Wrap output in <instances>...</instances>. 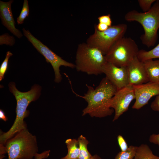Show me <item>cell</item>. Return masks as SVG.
I'll return each instance as SVG.
<instances>
[{
	"label": "cell",
	"mask_w": 159,
	"mask_h": 159,
	"mask_svg": "<svg viewBox=\"0 0 159 159\" xmlns=\"http://www.w3.org/2000/svg\"><path fill=\"white\" fill-rule=\"evenodd\" d=\"M86 85L87 91L83 96L74 92L87 103V106L82 110V115L88 114L92 117L102 118L111 115L114 110L110 107V102L117 88L106 77L95 88Z\"/></svg>",
	"instance_id": "6da1fadb"
},
{
	"label": "cell",
	"mask_w": 159,
	"mask_h": 159,
	"mask_svg": "<svg viewBox=\"0 0 159 159\" xmlns=\"http://www.w3.org/2000/svg\"><path fill=\"white\" fill-rule=\"evenodd\" d=\"M8 86L10 91L16 100V117L10 129L7 132L1 134L0 146H4L6 141L18 132L26 128L24 119L29 114V111L27 110V107L32 102L37 100L41 94V87L38 85H34L29 91L26 92L19 91L14 82H10Z\"/></svg>",
	"instance_id": "7a4b0ae2"
},
{
	"label": "cell",
	"mask_w": 159,
	"mask_h": 159,
	"mask_svg": "<svg viewBox=\"0 0 159 159\" xmlns=\"http://www.w3.org/2000/svg\"><path fill=\"white\" fill-rule=\"evenodd\" d=\"M124 18L128 21H137L142 26L144 33L140 39L143 44L148 47L155 45L159 28V0H156L148 11L141 12L132 10L125 14Z\"/></svg>",
	"instance_id": "3957f363"
},
{
	"label": "cell",
	"mask_w": 159,
	"mask_h": 159,
	"mask_svg": "<svg viewBox=\"0 0 159 159\" xmlns=\"http://www.w3.org/2000/svg\"><path fill=\"white\" fill-rule=\"evenodd\" d=\"M4 147L8 159H32L38 153L36 137L27 128L7 140Z\"/></svg>",
	"instance_id": "277c9868"
},
{
	"label": "cell",
	"mask_w": 159,
	"mask_h": 159,
	"mask_svg": "<svg viewBox=\"0 0 159 159\" xmlns=\"http://www.w3.org/2000/svg\"><path fill=\"white\" fill-rule=\"evenodd\" d=\"M75 62V68L77 71L98 75L102 73V67L107 62L100 50L83 43L78 46Z\"/></svg>",
	"instance_id": "5b68a950"
},
{
	"label": "cell",
	"mask_w": 159,
	"mask_h": 159,
	"mask_svg": "<svg viewBox=\"0 0 159 159\" xmlns=\"http://www.w3.org/2000/svg\"><path fill=\"white\" fill-rule=\"evenodd\" d=\"M139 49L135 41L123 37L117 40L105 56L108 62L118 67H126L136 57Z\"/></svg>",
	"instance_id": "8992f818"
},
{
	"label": "cell",
	"mask_w": 159,
	"mask_h": 159,
	"mask_svg": "<svg viewBox=\"0 0 159 159\" xmlns=\"http://www.w3.org/2000/svg\"><path fill=\"white\" fill-rule=\"evenodd\" d=\"M127 29L125 24L112 25L106 30L100 32L95 27V31L87 39L89 46L97 48L105 55L113 44L124 37Z\"/></svg>",
	"instance_id": "52a82bcc"
},
{
	"label": "cell",
	"mask_w": 159,
	"mask_h": 159,
	"mask_svg": "<svg viewBox=\"0 0 159 159\" xmlns=\"http://www.w3.org/2000/svg\"><path fill=\"white\" fill-rule=\"evenodd\" d=\"M24 34L34 47L45 57L47 62L49 63L52 65L55 74L54 81L57 83L61 82L62 77L60 72V66L65 67L74 68L75 64L69 62L63 59L51 50L39 40L34 37L28 30L23 28L22 29Z\"/></svg>",
	"instance_id": "ba28073f"
},
{
	"label": "cell",
	"mask_w": 159,
	"mask_h": 159,
	"mask_svg": "<svg viewBox=\"0 0 159 159\" xmlns=\"http://www.w3.org/2000/svg\"><path fill=\"white\" fill-rule=\"evenodd\" d=\"M135 95L132 85L127 86L118 89L112 98L110 107L115 111L112 121H114L128 109L129 106Z\"/></svg>",
	"instance_id": "9c48e42d"
},
{
	"label": "cell",
	"mask_w": 159,
	"mask_h": 159,
	"mask_svg": "<svg viewBox=\"0 0 159 159\" xmlns=\"http://www.w3.org/2000/svg\"><path fill=\"white\" fill-rule=\"evenodd\" d=\"M133 86L135 97L132 107L133 109H140L147 104L152 97L159 94V82H149Z\"/></svg>",
	"instance_id": "30bf717a"
},
{
	"label": "cell",
	"mask_w": 159,
	"mask_h": 159,
	"mask_svg": "<svg viewBox=\"0 0 159 159\" xmlns=\"http://www.w3.org/2000/svg\"><path fill=\"white\" fill-rule=\"evenodd\" d=\"M102 71L117 90L129 85L127 66L118 67L107 62L103 66Z\"/></svg>",
	"instance_id": "8fae6325"
},
{
	"label": "cell",
	"mask_w": 159,
	"mask_h": 159,
	"mask_svg": "<svg viewBox=\"0 0 159 159\" xmlns=\"http://www.w3.org/2000/svg\"><path fill=\"white\" fill-rule=\"evenodd\" d=\"M129 85H137L149 82L143 62L137 57H135L127 66Z\"/></svg>",
	"instance_id": "7c38bea8"
},
{
	"label": "cell",
	"mask_w": 159,
	"mask_h": 159,
	"mask_svg": "<svg viewBox=\"0 0 159 159\" xmlns=\"http://www.w3.org/2000/svg\"><path fill=\"white\" fill-rule=\"evenodd\" d=\"M13 2L12 0L7 2L0 1V17L3 25L14 35L20 38L23 34L15 26V23L12 12L11 6Z\"/></svg>",
	"instance_id": "4fadbf2b"
},
{
	"label": "cell",
	"mask_w": 159,
	"mask_h": 159,
	"mask_svg": "<svg viewBox=\"0 0 159 159\" xmlns=\"http://www.w3.org/2000/svg\"><path fill=\"white\" fill-rule=\"evenodd\" d=\"M143 62L149 82H159V59H150Z\"/></svg>",
	"instance_id": "5bb4252c"
},
{
	"label": "cell",
	"mask_w": 159,
	"mask_h": 159,
	"mask_svg": "<svg viewBox=\"0 0 159 159\" xmlns=\"http://www.w3.org/2000/svg\"><path fill=\"white\" fill-rule=\"evenodd\" d=\"M65 143L67 149V155L63 157L64 159H78L80 154V149L77 140L68 139Z\"/></svg>",
	"instance_id": "9a60e30c"
},
{
	"label": "cell",
	"mask_w": 159,
	"mask_h": 159,
	"mask_svg": "<svg viewBox=\"0 0 159 159\" xmlns=\"http://www.w3.org/2000/svg\"><path fill=\"white\" fill-rule=\"evenodd\" d=\"M134 159H159V157L153 154L147 144L137 146Z\"/></svg>",
	"instance_id": "2e32d148"
},
{
	"label": "cell",
	"mask_w": 159,
	"mask_h": 159,
	"mask_svg": "<svg viewBox=\"0 0 159 159\" xmlns=\"http://www.w3.org/2000/svg\"><path fill=\"white\" fill-rule=\"evenodd\" d=\"M77 140L80 149L78 159H91L92 156L88 151L87 145L88 141L86 138L81 135L78 137Z\"/></svg>",
	"instance_id": "e0dca14e"
},
{
	"label": "cell",
	"mask_w": 159,
	"mask_h": 159,
	"mask_svg": "<svg viewBox=\"0 0 159 159\" xmlns=\"http://www.w3.org/2000/svg\"><path fill=\"white\" fill-rule=\"evenodd\" d=\"M137 57L140 61L142 62L148 59L159 58V43L150 50H139Z\"/></svg>",
	"instance_id": "ac0fdd59"
},
{
	"label": "cell",
	"mask_w": 159,
	"mask_h": 159,
	"mask_svg": "<svg viewBox=\"0 0 159 159\" xmlns=\"http://www.w3.org/2000/svg\"><path fill=\"white\" fill-rule=\"evenodd\" d=\"M137 147L132 145L130 146L126 151L119 152L114 159H134Z\"/></svg>",
	"instance_id": "d6986e66"
},
{
	"label": "cell",
	"mask_w": 159,
	"mask_h": 159,
	"mask_svg": "<svg viewBox=\"0 0 159 159\" xmlns=\"http://www.w3.org/2000/svg\"><path fill=\"white\" fill-rule=\"evenodd\" d=\"M29 9L27 0H24L22 8L20 14L17 18V22L18 24H21L24 23V20L28 17L29 15Z\"/></svg>",
	"instance_id": "ffe728a7"
},
{
	"label": "cell",
	"mask_w": 159,
	"mask_h": 159,
	"mask_svg": "<svg viewBox=\"0 0 159 159\" xmlns=\"http://www.w3.org/2000/svg\"><path fill=\"white\" fill-rule=\"evenodd\" d=\"M12 55V54L10 51H8L6 53L5 58L1 63L0 67V81L4 78V74L8 68L9 59Z\"/></svg>",
	"instance_id": "44dd1931"
},
{
	"label": "cell",
	"mask_w": 159,
	"mask_h": 159,
	"mask_svg": "<svg viewBox=\"0 0 159 159\" xmlns=\"http://www.w3.org/2000/svg\"><path fill=\"white\" fill-rule=\"evenodd\" d=\"M156 0H138L139 5L144 12L149 11L152 7V5Z\"/></svg>",
	"instance_id": "7402d4cb"
},
{
	"label": "cell",
	"mask_w": 159,
	"mask_h": 159,
	"mask_svg": "<svg viewBox=\"0 0 159 159\" xmlns=\"http://www.w3.org/2000/svg\"><path fill=\"white\" fill-rule=\"evenodd\" d=\"M117 140L121 151L124 152L127 150L129 147L123 136L119 135L117 137Z\"/></svg>",
	"instance_id": "603a6c76"
},
{
	"label": "cell",
	"mask_w": 159,
	"mask_h": 159,
	"mask_svg": "<svg viewBox=\"0 0 159 159\" xmlns=\"http://www.w3.org/2000/svg\"><path fill=\"white\" fill-rule=\"evenodd\" d=\"M110 14L103 15L99 16L98 18L99 23L104 24L109 27L112 25V21Z\"/></svg>",
	"instance_id": "cb8c5ba5"
},
{
	"label": "cell",
	"mask_w": 159,
	"mask_h": 159,
	"mask_svg": "<svg viewBox=\"0 0 159 159\" xmlns=\"http://www.w3.org/2000/svg\"><path fill=\"white\" fill-rule=\"evenodd\" d=\"M150 107L153 110L159 113V94L156 96L155 99L152 102Z\"/></svg>",
	"instance_id": "d4e9b609"
},
{
	"label": "cell",
	"mask_w": 159,
	"mask_h": 159,
	"mask_svg": "<svg viewBox=\"0 0 159 159\" xmlns=\"http://www.w3.org/2000/svg\"><path fill=\"white\" fill-rule=\"evenodd\" d=\"M149 140L150 142L158 145L159 149V133L152 134L150 136Z\"/></svg>",
	"instance_id": "484cf974"
},
{
	"label": "cell",
	"mask_w": 159,
	"mask_h": 159,
	"mask_svg": "<svg viewBox=\"0 0 159 159\" xmlns=\"http://www.w3.org/2000/svg\"><path fill=\"white\" fill-rule=\"evenodd\" d=\"M49 150L45 151L41 153H38L34 158L35 159H43L48 157L49 155Z\"/></svg>",
	"instance_id": "4316f807"
},
{
	"label": "cell",
	"mask_w": 159,
	"mask_h": 159,
	"mask_svg": "<svg viewBox=\"0 0 159 159\" xmlns=\"http://www.w3.org/2000/svg\"><path fill=\"white\" fill-rule=\"evenodd\" d=\"M95 27L98 31L102 32L107 30L109 27L104 24L99 22L97 24L95 25Z\"/></svg>",
	"instance_id": "83f0119b"
},
{
	"label": "cell",
	"mask_w": 159,
	"mask_h": 159,
	"mask_svg": "<svg viewBox=\"0 0 159 159\" xmlns=\"http://www.w3.org/2000/svg\"><path fill=\"white\" fill-rule=\"evenodd\" d=\"M0 118L4 121L7 120V118L5 115L4 112L2 110H0Z\"/></svg>",
	"instance_id": "f1b7e54d"
},
{
	"label": "cell",
	"mask_w": 159,
	"mask_h": 159,
	"mask_svg": "<svg viewBox=\"0 0 159 159\" xmlns=\"http://www.w3.org/2000/svg\"><path fill=\"white\" fill-rule=\"evenodd\" d=\"M91 159H102L99 155H95L92 156Z\"/></svg>",
	"instance_id": "f546056e"
},
{
	"label": "cell",
	"mask_w": 159,
	"mask_h": 159,
	"mask_svg": "<svg viewBox=\"0 0 159 159\" xmlns=\"http://www.w3.org/2000/svg\"><path fill=\"white\" fill-rule=\"evenodd\" d=\"M60 159H64L63 158V157H62Z\"/></svg>",
	"instance_id": "4dcf8cb0"
}]
</instances>
